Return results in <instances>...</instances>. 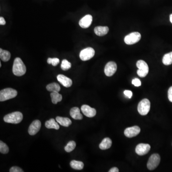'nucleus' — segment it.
I'll return each instance as SVG.
<instances>
[{
  "label": "nucleus",
  "mask_w": 172,
  "mask_h": 172,
  "mask_svg": "<svg viewBox=\"0 0 172 172\" xmlns=\"http://www.w3.org/2000/svg\"><path fill=\"white\" fill-rule=\"evenodd\" d=\"M26 71V66L22 59L19 58H16L15 59L12 66V72L16 76L20 77L25 75Z\"/></svg>",
  "instance_id": "obj_1"
},
{
  "label": "nucleus",
  "mask_w": 172,
  "mask_h": 172,
  "mask_svg": "<svg viewBox=\"0 0 172 172\" xmlns=\"http://www.w3.org/2000/svg\"><path fill=\"white\" fill-rule=\"evenodd\" d=\"M23 119V115L22 113L19 111H16L5 116L3 120L7 123L18 124L21 122Z\"/></svg>",
  "instance_id": "obj_2"
},
{
  "label": "nucleus",
  "mask_w": 172,
  "mask_h": 172,
  "mask_svg": "<svg viewBox=\"0 0 172 172\" xmlns=\"http://www.w3.org/2000/svg\"><path fill=\"white\" fill-rule=\"evenodd\" d=\"M17 95V91L12 88H6L0 91V101L13 99Z\"/></svg>",
  "instance_id": "obj_3"
},
{
  "label": "nucleus",
  "mask_w": 172,
  "mask_h": 172,
  "mask_svg": "<svg viewBox=\"0 0 172 172\" xmlns=\"http://www.w3.org/2000/svg\"><path fill=\"white\" fill-rule=\"evenodd\" d=\"M151 103L147 99H143L141 100L138 105V111L141 115L145 116L150 111Z\"/></svg>",
  "instance_id": "obj_4"
},
{
  "label": "nucleus",
  "mask_w": 172,
  "mask_h": 172,
  "mask_svg": "<svg viewBox=\"0 0 172 172\" xmlns=\"http://www.w3.org/2000/svg\"><path fill=\"white\" fill-rule=\"evenodd\" d=\"M136 66L139 69L137 71L138 75L141 78L146 77L149 72L147 64L143 60H140L137 62Z\"/></svg>",
  "instance_id": "obj_5"
},
{
  "label": "nucleus",
  "mask_w": 172,
  "mask_h": 172,
  "mask_svg": "<svg viewBox=\"0 0 172 172\" xmlns=\"http://www.w3.org/2000/svg\"><path fill=\"white\" fill-rule=\"evenodd\" d=\"M161 158L157 153L152 154L149 158L148 161L147 167L148 169L150 170H153L156 169L160 163Z\"/></svg>",
  "instance_id": "obj_6"
},
{
  "label": "nucleus",
  "mask_w": 172,
  "mask_h": 172,
  "mask_svg": "<svg viewBox=\"0 0 172 172\" xmlns=\"http://www.w3.org/2000/svg\"><path fill=\"white\" fill-rule=\"evenodd\" d=\"M141 38V35L139 33H132L125 37V42L127 44L131 45L138 42Z\"/></svg>",
  "instance_id": "obj_7"
},
{
  "label": "nucleus",
  "mask_w": 172,
  "mask_h": 172,
  "mask_svg": "<svg viewBox=\"0 0 172 172\" xmlns=\"http://www.w3.org/2000/svg\"><path fill=\"white\" fill-rule=\"evenodd\" d=\"M95 55V50L91 47L86 48L80 52L79 57L82 61H87L92 58Z\"/></svg>",
  "instance_id": "obj_8"
},
{
  "label": "nucleus",
  "mask_w": 172,
  "mask_h": 172,
  "mask_svg": "<svg viewBox=\"0 0 172 172\" xmlns=\"http://www.w3.org/2000/svg\"><path fill=\"white\" fill-rule=\"evenodd\" d=\"M117 66L115 62L111 61L107 64L104 68V73L108 77H111L116 72Z\"/></svg>",
  "instance_id": "obj_9"
},
{
  "label": "nucleus",
  "mask_w": 172,
  "mask_h": 172,
  "mask_svg": "<svg viewBox=\"0 0 172 172\" xmlns=\"http://www.w3.org/2000/svg\"><path fill=\"white\" fill-rule=\"evenodd\" d=\"M151 149V146L146 143H140L136 147L135 152L139 156H144Z\"/></svg>",
  "instance_id": "obj_10"
},
{
  "label": "nucleus",
  "mask_w": 172,
  "mask_h": 172,
  "mask_svg": "<svg viewBox=\"0 0 172 172\" xmlns=\"http://www.w3.org/2000/svg\"><path fill=\"white\" fill-rule=\"evenodd\" d=\"M141 132V129L139 126H134L131 127H128L125 130V135L128 138H132L135 137L139 135Z\"/></svg>",
  "instance_id": "obj_11"
},
{
  "label": "nucleus",
  "mask_w": 172,
  "mask_h": 172,
  "mask_svg": "<svg viewBox=\"0 0 172 172\" xmlns=\"http://www.w3.org/2000/svg\"><path fill=\"white\" fill-rule=\"evenodd\" d=\"M41 127V123L40 121L38 120H35L30 125L28 129V133L31 135H36L39 131Z\"/></svg>",
  "instance_id": "obj_12"
},
{
  "label": "nucleus",
  "mask_w": 172,
  "mask_h": 172,
  "mask_svg": "<svg viewBox=\"0 0 172 172\" xmlns=\"http://www.w3.org/2000/svg\"><path fill=\"white\" fill-rule=\"evenodd\" d=\"M81 111L86 116L89 118L93 117L96 114V111L94 108L90 107L88 105H83L81 106Z\"/></svg>",
  "instance_id": "obj_13"
},
{
  "label": "nucleus",
  "mask_w": 172,
  "mask_h": 172,
  "mask_svg": "<svg viewBox=\"0 0 172 172\" xmlns=\"http://www.w3.org/2000/svg\"><path fill=\"white\" fill-rule=\"evenodd\" d=\"M92 22V16L90 15H86L80 19L79 25L83 28H87L90 26Z\"/></svg>",
  "instance_id": "obj_14"
},
{
  "label": "nucleus",
  "mask_w": 172,
  "mask_h": 172,
  "mask_svg": "<svg viewBox=\"0 0 172 172\" xmlns=\"http://www.w3.org/2000/svg\"><path fill=\"white\" fill-rule=\"evenodd\" d=\"M58 81L60 82L61 84L66 88L71 87L72 85V81L71 79L68 78L63 75H58L57 76Z\"/></svg>",
  "instance_id": "obj_15"
},
{
  "label": "nucleus",
  "mask_w": 172,
  "mask_h": 172,
  "mask_svg": "<svg viewBox=\"0 0 172 172\" xmlns=\"http://www.w3.org/2000/svg\"><path fill=\"white\" fill-rule=\"evenodd\" d=\"M70 115L73 119L80 120L83 119L82 115L80 113V110L78 107H73L70 110Z\"/></svg>",
  "instance_id": "obj_16"
},
{
  "label": "nucleus",
  "mask_w": 172,
  "mask_h": 172,
  "mask_svg": "<svg viewBox=\"0 0 172 172\" xmlns=\"http://www.w3.org/2000/svg\"><path fill=\"white\" fill-rule=\"evenodd\" d=\"M112 145V141L109 138H105L102 140L99 145V147L101 150H104L109 149Z\"/></svg>",
  "instance_id": "obj_17"
},
{
  "label": "nucleus",
  "mask_w": 172,
  "mask_h": 172,
  "mask_svg": "<svg viewBox=\"0 0 172 172\" xmlns=\"http://www.w3.org/2000/svg\"><path fill=\"white\" fill-rule=\"evenodd\" d=\"M109 29L107 26H97L94 29V32L97 36L100 37L105 36L109 32Z\"/></svg>",
  "instance_id": "obj_18"
},
{
  "label": "nucleus",
  "mask_w": 172,
  "mask_h": 172,
  "mask_svg": "<svg viewBox=\"0 0 172 172\" xmlns=\"http://www.w3.org/2000/svg\"><path fill=\"white\" fill-rule=\"evenodd\" d=\"M56 121L59 125L64 127H68L72 124L71 120L68 118L58 116L56 117Z\"/></svg>",
  "instance_id": "obj_19"
},
{
  "label": "nucleus",
  "mask_w": 172,
  "mask_h": 172,
  "mask_svg": "<svg viewBox=\"0 0 172 172\" xmlns=\"http://www.w3.org/2000/svg\"><path fill=\"white\" fill-rule=\"evenodd\" d=\"M45 126L47 129H54L58 130L59 129V125L58 122H56L55 120L51 119L48 121H47L45 123Z\"/></svg>",
  "instance_id": "obj_20"
},
{
  "label": "nucleus",
  "mask_w": 172,
  "mask_h": 172,
  "mask_svg": "<svg viewBox=\"0 0 172 172\" xmlns=\"http://www.w3.org/2000/svg\"><path fill=\"white\" fill-rule=\"evenodd\" d=\"M52 102L53 104H56L57 103L60 101L62 100V96L58 92H52L50 94Z\"/></svg>",
  "instance_id": "obj_21"
},
{
  "label": "nucleus",
  "mask_w": 172,
  "mask_h": 172,
  "mask_svg": "<svg viewBox=\"0 0 172 172\" xmlns=\"http://www.w3.org/2000/svg\"><path fill=\"white\" fill-rule=\"evenodd\" d=\"M70 167L75 170H82L84 167L83 163L81 161L72 160L70 163Z\"/></svg>",
  "instance_id": "obj_22"
},
{
  "label": "nucleus",
  "mask_w": 172,
  "mask_h": 172,
  "mask_svg": "<svg viewBox=\"0 0 172 172\" xmlns=\"http://www.w3.org/2000/svg\"><path fill=\"white\" fill-rule=\"evenodd\" d=\"M11 58V54L7 50L0 49V58L4 62L9 61Z\"/></svg>",
  "instance_id": "obj_23"
},
{
  "label": "nucleus",
  "mask_w": 172,
  "mask_h": 172,
  "mask_svg": "<svg viewBox=\"0 0 172 172\" xmlns=\"http://www.w3.org/2000/svg\"><path fill=\"white\" fill-rule=\"evenodd\" d=\"M47 89L48 91L50 92H59L61 88L58 84L57 83H52L47 85Z\"/></svg>",
  "instance_id": "obj_24"
},
{
  "label": "nucleus",
  "mask_w": 172,
  "mask_h": 172,
  "mask_svg": "<svg viewBox=\"0 0 172 172\" xmlns=\"http://www.w3.org/2000/svg\"><path fill=\"white\" fill-rule=\"evenodd\" d=\"M163 63L164 65L169 66L172 64V52L164 54L163 58Z\"/></svg>",
  "instance_id": "obj_25"
},
{
  "label": "nucleus",
  "mask_w": 172,
  "mask_h": 172,
  "mask_svg": "<svg viewBox=\"0 0 172 172\" xmlns=\"http://www.w3.org/2000/svg\"><path fill=\"white\" fill-rule=\"evenodd\" d=\"M76 146V143L74 141H71L69 142L67 146L65 147V150L68 153H70L73 151Z\"/></svg>",
  "instance_id": "obj_26"
},
{
  "label": "nucleus",
  "mask_w": 172,
  "mask_h": 172,
  "mask_svg": "<svg viewBox=\"0 0 172 172\" xmlns=\"http://www.w3.org/2000/svg\"><path fill=\"white\" fill-rule=\"evenodd\" d=\"M9 147L7 144L2 141H0V152L2 154H6L9 152Z\"/></svg>",
  "instance_id": "obj_27"
},
{
  "label": "nucleus",
  "mask_w": 172,
  "mask_h": 172,
  "mask_svg": "<svg viewBox=\"0 0 172 172\" xmlns=\"http://www.w3.org/2000/svg\"><path fill=\"white\" fill-rule=\"evenodd\" d=\"M71 67V64L67 59H64L61 63V69L63 70H68Z\"/></svg>",
  "instance_id": "obj_28"
},
{
  "label": "nucleus",
  "mask_w": 172,
  "mask_h": 172,
  "mask_svg": "<svg viewBox=\"0 0 172 172\" xmlns=\"http://www.w3.org/2000/svg\"><path fill=\"white\" fill-rule=\"evenodd\" d=\"M60 60L58 58H48L47 59V63L52 64L53 66H56L59 63Z\"/></svg>",
  "instance_id": "obj_29"
},
{
  "label": "nucleus",
  "mask_w": 172,
  "mask_h": 172,
  "mask_svg": "<svg viewBox=\"0 0 172 172\" xmlns=\"http://www.w3.org/2000/svg\"><path fill=\"white\" fill-rule=\"evenodd\" d=\"M132 84L135 87H139L141 85V81L139 79L135 78L132 80Z\"/></svg>",
  "instance_id": "obj_30"
},
{
  "label": "nucleus",
  "mask_w": 172,
  "mask_h": 172,
  "mask_svg": "<svg viewBox=\"0 0 172 172\" xmlns=\"http://www.w3.org/2000/svg\"><path fill=\"white\" fill-rule=\"evenodd\" d=\"M10 172H23V171L19 167H13L10 169Z\"/></svg>",
  "instance_id": "obj_31"
},
{
  "label": "nucleus",
  "mask_w": 172,
  "mask_h": 172,
  "mask_svg": "<svg viewBox=\"0 0 172 172\" xmlns=\"http://www.w3.org/2000/svg\"><path fill=\"white\" fill-rule=\"evenodd\" d=\"M168 98L169 101L172 102V86H171L168 91Z\"/></svg>",
  "instance_id": "obj_32"
},
{
  "label": "nucleus",
  "mask_w": 172,
  "mask_h": 172,
  "mask_svg": "<svg viewBox=\"0 0 172 172\" xmlns=\"http://www.w3.org/2000/svg\"><path fill=\"white\" fill-rule=\"evenodd\" d=\"M124 94H125V95L126 97H128L129 99H131V98L132 97V92L131 90H125V91H124Z\"/></svg>",
  "instance_id": "obj_33"
},
{
  "label": "nucleus",
  "mask_w": 172,
  "mask_h": 172,
  "mask_svg": "<svg viewBox=\"0 0 172 172\" xmlns=\"http://www.w3.org/2000/svg\"><path fill=\"white\" fill-rule=\"evenodd\" d=\"M109 172H119V170L118 168L116 167H112V168H111V169H110V170H109Z\"/></svg>",
  "instance_id": "obj_34"
},
{
  "label": "nucleus",
  "mask_w": 172,
  "mask_h": 172,
  "mask_svg": "<svg viewBox=\"0 0 172 172\" xmlns=\"http://www.w3.org/2000/svg\"><path fill=\"white\" fill-rule=\"evenodd\" d=\"M5 23L6 22L5 21V19L2 17H0V25H5Z\"/></svg>",
  "instance_id": "obj_35"
},
{
  "label": "nucleus",
  "mask_w": 172,
  "mask_h": 172,
  "mask_svg": "<svg viewBox=\"0 0 172 172\" xmlns=\"http://www.w3.org/2000/svg\"><path fill=\"white\" fill-rule=\"evenodd\" d=\"M170 22H171V23H172V14L170 15Z\"/></svg>",
  "instance_id": "obj_36"
},
{
  "label": "nucleus",
  "mask_w": 172,
  "mask_h": 172,
  "mask_svg": "<svg viewBox=\"0 0 172 172\" xmlns=\"http://www.w3.org/2000/svg\"><path fill=\"white\" fill-rule=\"evenodd\" d=\"M2 67V64L1 63H0V67Z\"/></svg>",
  "instance_id": "obj_37"
}]
</instances>
